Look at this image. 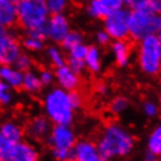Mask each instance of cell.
Listing matches in <instances>:
<instances>
[{
    "instance_id": "cell-36",
    "label": "cell",
    "mask_w": 161,
    "mask_h": 161,
    "mask_svg": "<svg viewBox=\"0 0 161 161\" xmlns=\"http://www.w3.org/2000/svg\"><path fill=\"white\" fill-rule=\"evenodd\" d=\"M13 103V95L11 92V89L5 90L0 92V105L1 106H8Z\"/></svg>"
},
{
    "instance_id": "cell-23",
    "label": "cell",
    "mask_w": 161,
    "mask_h": 161,
    "mask_svg": "<svg viewBox=\"0 0 161 161\" xmlns=\"http://www.w3.org/2000/svg\"><path fill=\"white\" fill-rule=\"evenodd\" d=\"M147 151L155 155H160L161 153V127L157 126L149 133L147 138Z\"/></svg>"
},
{
    "instance_id": "cell-30",
    "label": "cell",
    "mask_w": 161,
    "mask_h": 161,
    "mask_svg": "<svg viewBox=\"0 0 161 161\" xmlns=\"http://www.w3.org/2000/svg\"><path fill=\"white\" fill-rule=\"evenodd\" d=\"M142 112L147 118H155L159 114V105L153 101H145L142 103Z\"/></svg>"
},
{
    "instance_id": "cell-2",
    "label": "cell",
    "mask_w": 161,
    "mask_h": 161,
    "mask_svg": "<svg viewBox=\"0 0 161 161\" xmlns=\"http://www.w3.org/2000/svg\"><path fill=\"white\" fill-rule=\"evenodd\" d=\"M42 108L43 116L54 125H71L75 119V111L69 103L68 92L58 86L50 89L44 95Z\"/></svg>"
},
{
    "instance_id": "cell-10",
    "label": "cell",
    "mask_w": 161,
    "mask_h": 161,
    "mask_svg": "<svg viewBox=\"0 0 161 161\" xmlns=\"http://www.w3.org/2000/svg\"><path fill=\"white\" fill-rule=\"evenodd\" d=\"M44 29L47 39L53 41L54 43H61V41L63 40V37L71 28L68 16L64 13H61V14H52L49 16L44 25Z\"/></svg>"
},
{
    "instance_id": "cell-22",
    "label": "cell",
    "mask_w": 161,
    "mask_h": 161,
    "mask_svg": "<svg viewBox=\"0 0 161 161\" xmlns=\"http://www.w3.org/2000/svg\"><path fill=\"white\" fill-rule=\"evenodd\" d=\"M84 42V36L83 34L78 31H74L70 29L69 33L63 37V40L61 41V48L63 50L69 52L70 49H73L74 47H76L78 44L83 43Z\"/></svg>"
},
{
    "instance_id": "cell-11",
    "label": "cell",
    "mask_w": 161,
    "mask_h": 161,
    "mask_svg": "<svg viewBox=\"0 0 161 161\" xmlns=\"http://www.w3.org/2000/svg\"><path fill=\"white\" fill-rule=\"evenodd\" d=\"M53 127V124L48 120V118L40 114L33 117L27 123L26 129L24 130L26 136L33 141H42L46 140L49 132Z\"/></svg>"
},
{
    "instance_id": "cell-8",
    "label": "cell",
    "mask_w": 161,
    "mask_h": 161,
    "mask_svg": "<svg viewBox=\"0 0 161 161\" xmlns=\"http://www.w3.org/2000/svg\"><path fill=\"white\" fill-rule=\"evenodd\" d=\"M46 144L50 149H73L77 141L76 133L70 125H53Z\"/></svg>"
},
{
    "instance_id": "cell-3",
    "label": "cell",
    "mask_w": 161,
    "mask_h": 161,
    "mask_svg": "<svg viewBox=\"0 0 161 161\" xmlns=\"http://www.w3.org/2000/svg\"><path fill=\"white\" fill-rule=\"evenodd\" d=\"M138 65L141 73L148 77H155L161 70V36L149 35L139 41Z\"/></svg>"
},
{
    "instance_id": "cell-21",
    "label": "cell",
    "mask_w": 161,
    "mask_h": 161,
    "mask_svg": "<svg viewBox=\"0 0 161 161\" xmlns=\"http://www.w3.org/2000/svg\"><path fill=\"white\" fill-rule=\"evenodd\" d=\"M46 56L48 58L49 63L55 68H58V67L64 65L67 63V58H65V54L63 52V49L58 46H55V44H52L47 48Z\"/></svg>"
},
{
    "instance_id": "cell-7",
    "label": "cell",
    "mask_w": 161,
    "mask_h": 161,
    "mask_svg": "<svg viewBox=\"0 0 161 161\" xmlns=\"http://www.w3.org/2000/svg\"><path fill=\"white\" fill-rule=\"evenodd\" d=\"M25 131L19 123L6 120L0 124V157L1 160H7L9 152L16 144L24 140Z\"/></svg>"
},
{
    "instance_id": "cell-19",
    "label": "cell",
    "mask_w": 161,
    "mask_h": 161,
    "mask_svg": "<svg viewBox=\"0 0 161 161\" xmlns=\"http://www.w3.org/2000/svg\"><path fill=\"white\" fill-rule=\"evenodd\" d=\"M21 88L24 89L26 92L31 93V95H35V93L40 92L41 89H42V85H41V82L39 80L37 71L32 69V70H28V71L22 74Z\"/></svg>"
},
{
    "instance_id": "cell-24",
    "label": "cell",
    "mask_w": 161,
    "mask_h": 161,
    "mask_svg": "<svg viewBox=\"0 0 161 161\" xmlns=\"http://www.w3.org/2000/svg\"><path fill=\"white\" fill-rule=\"evenodd\" d=\"M129 106H130L129 98L119 95V96L113 97L112 99H111V102H110L109 104V110L112 114L118 116V114L124 113L126 110L129 109Z\"/></svg>"
},
{
    "instance_id": "cell-31",
    "label": "cell",
    "mask_w": 161,
    "mask_h": 161,
    "mask_svg": "<svg viewBox=\"0 0 161 161\" xmlns=\"http://www.w3.org/2000/svg\"><path fill=\"white\" fill-rule=\"evenodd\" d=\"M37 75H39V80L41 82L42 88L43 86H50L53 84V82L55 80V78H54V71L50 70V69H41L40 71L37 73Z\"/></svg>"
},
{
    "instance_id": "cell-9",
    "label": "cell",
    "mask_w": 161,
    "mask_h": 161,
    "mask_svg": "<svg viewBox=\"0 0 161 161\" xmlns=\"http://www.w3.org/2000/svg\"><path fill=\"white\" fill-rule=\"evenodd\" d=\"M21 52V44L15 35L0 26V65H12Z\"/></svg>"
},
{
    "instance_id": "cell-28",
    "label": "cell",
    "mask_w": 161,
    "mask_h": 161,
    "mask_svg": "<svg viewBox=\"0 0 161 161\" xmlns=\"http://www.w3.org/2000/svg\"><path fill=\"white\" fill-rule=\"evenodd\" d=\"M68 98H69V103H70V105H71V108H73V110L75 112L83 106L84 99H83V96H82V93L80 91H77V90L69 91Z\"/></svg>"
},
{
    "instance_id": "cell-12",
    "label": "cell",
    "mask_w": 161,
    "mask_h": 161,
    "mask_svg": "<svg viewBox=\"0 0 161 161\" xmlns=\"http://www.w3.org/2000/svg\"><path fill=\"white\" fill-rule=\"evenodd\" d=\"M54 78L56 80L57 86L64 90L67 92L77 90L80 85V76L75 74L69 68L68 65H61L58 68H55L54 70Z\"/></svg>"
},
{
    "instance_id": "cell-35",
    "label": "cell",
    "mask_w": 161,
    "mask_h": 161,
    "mask_svg": "<svg viewBox=\"0 0 161 161\" xmlns=\"http://www.w3.org/2000/svg\"><path fill=\"white\" fill-rule=\"evenodd\" d=\"M95 40H96L97 44H99V46H108L109 43H111V39H110V36L108 35V33L105 32L104 29L98 31V32L96 33Z\"/></svg>"
},
{
    "instance_id": "cell-33",
    "label": "cell",
    "mask_w": 161,
    "mask_h": 161,
    "mask_svg": "<svg viewBox=\"0 0 161 161\" xmlns=\"http://www.w3.org/2000/svg\"><path fill=\"white\" fill-rule=\"evenodd\" d=\"M151 0H125V7L130 11L140 9V8H147Z\"/></svg>"
},
{
    "instance_id": "cell-42",
    "label": "cell",
    "mask_w": 161,
    "mask_h": 161,
    "mask_svg": "<svg viewBox=\"0 0 161 161\" xmlns=\"http://www.w3.org/2000/svg\"><path fill=\"white\" fill-rule=\"evenodd\" d=\"M3 161H8V160H3Z\"/></svg>"
},
{
    "instance_id": "cell-43",
    "label": "cell",
    "mask_w": 161,
    "mask_h": 161,
    "mask_svg": "<svg viewBox=\"0 0 161 161\" xmlns=\"http://www.w3.org/2000/svg\"><path fill=\"white\" fill-rule=\"evenodd\" d=\"M0 160H1V157H0Z\"/></svg>"
},
{
    "instance_id": "cell-37",
    "label": "cell",
    "mask_w": 161,
    "mask_h": 161,
    "mask_svg": "<svg viewBox=\"0 0 161 161\" xmlns=\"http://www.w3.org/2000/svg\"><path fill=\"white\" fill-rule=\"evenodd\" d=\"M27 35H31V36L37 37V39H41V40H47V35H46V29L43 27H39V28L32 29V31H28L27 32Z\"/></svg>"
},
{
    "instance_id": "cell-17",
    "label": "cell",
    "mask_w": 161,
    "mask_h": 161,
    "mask_svg": "<svg viewBox=\"0 0 161 161\" xmlns=\"http://www.w3.org/2000/svg\"><path fill=\"white\" fill-rule=\"evenodd\" d=\"M22 74L13 65H0V80L9 89H20Z\"/></svg>"
},
{
    "instance_id": "cell-29",
    "label": "cell",
    "mask_w": 161,
    "mask_h": 161,
    "mask_svg": "<svg viewBox=\"0 0 161 161\" xmlns=\"http://www.w3.org/2000/svg\"><path fill=\"white\" fill-rule=\"evenodd\" d=\"M88 44L83 43L78 44L76 47H74L73 49H70L68 52V57L69 58H76V60H84L86 52H88Z\"/></svg>"
},
{
    "instance_id": "cell-26",
    "label": "cell",
    "mask_w": 161,
    "mask_h": 161,
    "mask_svg": "<svg viewBox=\"0 0 161 161\" xmlns=\"http://www.w3.org/2000/svg\"><path fill=\"white\" fill-rule=\"evenodd\" d=\"M33 64H34V62H33L32 56L29 55L28 53L21 52L12 65L14 68L18 69L19 71H21V73H26V71H28V70H32Z\"/></svg>"
},
{
    "instance_id": "cell-32",
    "label": "cell",
    "mask_w": 161,
    "mask_h": 161,
    "mask_svg": "<svg viewBox=\"0 0 161 161\" xmlns=\"http://www.w3.org/2000/svg\"><path fill=\"white\" fill-rule=\"evenodd\" d=\"M65 64L68 65L69 68L71 69L74 73L77 74L78 76H80V74L84 73V70H85L84 61H82V60H76V58H69V57H68V61H67V63H65Z\"/></svg>"
},
{
    "instance_id": "cell-38",
    "label": "cell",
    "mask_w": 161,
    "mask_h": 161,
    "mask_svg": "<svg viewBox=\"0 0 161 161\" xmlns=\"http://www.w3.org/2000/svg\"><path fill=\"white\" fill-rule=\"evenodd\" d=\"M109 85L104 83V82H101V83H97L96 85V92L99 95V96L104 97L109 93Z\"/></svg>"
},
{
    "instance_id": "cell-44",
    "label": "cell",
    "mask_w": 161,
    "mask_h": 161,
    "mask_svg": "<svg viewBox=\"0 0 161 161\" xmlns=\"http://www.w3.org/2000/svg\"><path fill=\"white\" fill-rule=\"evenodd\" d=\"M0 124H1V123H0Z\"/></svg>"
},
{
    "instance_id": "cell-41",
    "label": "cell",
    "mask_w": 161,
    "mask_h": 161,
    "mask_svg": "<svg viewBox=\"0 0 161 161\" xmlns=\"http://www.w3.org/2000/svg\"><path fill=\"white\" fill-rule=\"evenodd\" d=\"M7 1H11V3H13V4H18V3H19V1H20V0H7Z\"/></svg>"
},
{
    "instance_id": "cell-1",
    "label": "cell",
    "mask_w": 161,
    "mask_h": 161,
    "mask_svg": "<svg viewBox=\"0 0 161 161\" xmlns=\"http://www.w3.org/2000/svg\"><path fill=\"white\" fill-rule=\"evenodd\" d=\"M134 146L132 133L119 123L112 121L105 126L96 142L97 151L105 161L129 155Z\"/></svg>"
},
{
    "instance_id": "cell-15",
    "label": "cell",
    "mask_w": 161,
    "mask_h": 161,
    "mask_svg": "<svg viewBox=\"0 0 161 161\" xmlns=\"http://www.w3.org/2000/svg\"><path fill=\"white\" fill-rule=\"evenodd\" d=\"M111 54L113 61L119 68H126L131 62V46L127 40L111 42Z\"/></svg>"
},
{
    "instance_id": "cell-40",
    "label": "cell",
    "mask_w": 161,
    "mask_h": 161,
    "mask_svg": "<svg viewBox=\"0 0 161 161\" xmlns=\"http://www.w3.org/2000/svg\"><path fill=\"white\" fill-rule=\"evenodd\" d=\"M142 161H159V155H155V154L151 153V152L147 151V152L144 154Z\"/></svg>"
},
{
    "instance_id": "cell-34",
    "label": "cell",
    "mask_w": 161,
    "mask_h": 161,
    "mask_svg": "<svg viewBox=\"0 0 161 161\" xmlns=\"http://www.w3.org/2000/svg\"><path fill=\"white\" fill-rule=\"evenodd\" d=\"M101 3L110 13L125 7V0H101Z\"/></svg>"
},
{
    "instance_id": "cell-20",
    "label": "cell",
    "mask_w": 161,
    "mask_h": 161,
    "mask_svg": "<svg viewBox=\"0 0 161 161\" xmlns=\"http://www.w3.org/2000/svg\"><path fill=\"white\" fill-rule=\"evenodd\" d=\"M85 12L90 18L97 20H103L110 14L106 7L101 3V0H89L85 6Z\"/></svg>"
},
{
    "instance_id": "cell-18",
    "label": "cell",
    "mask_w": 161,
    "mask_h": 161,
    "mask_svg": "<svg viewBox=\"0 0 161 161\" xmlns=\"http://www.w3.org/2000/svg\"><path fill=\"white\" fill-rule=\"evenodd\" d=\"M16 24V6L11 1L0 0V26L12 28Z\"/></svg>"
},
{
    "instance_id": "cell-5",
    "label": "cell",
    "mask_w": 161,
    "mask_h": 161,
    "mask_svg": "<svg viewBox=\"0 0 161 161\" xmlns=\"http://www.w3.org/2000/svg\"><path fill=\"white\" fill-rule=\"evenodd\" d=\"M16 6V22L28 32L43 27L50 16L44 0H20Z\"/></svg>"
},
{
    "instance_id": "cell-14",
    "label": "cell",
    "mask_w": 161,
    "mask_h": 161,
    "mask_svg": "<svg viewBox=\"0 0 161 161\" xmlns=\"http://www.w3.org/2000/svg\"><path fill=\"white\" fill-rule=\"evenodd\" d=\"M8 161H39V151L36 146L28 140H21L9 152Z\"/></svg>"
},
{
    "instance_id": "cell-39",
    "label": "cell",
    "mask_w": 161,
    "mask_h": 161,
    "mask_svg": "<svg viewBox=\"0 0 161 161\" xmlns=\"http://www.w3.org/2000/svg\"><path fill=\"white\" fill-rule=\"evenodd\" d=\"M148 9L151 11H153L154 13H158V14H160V11H161V0H151L149 1V5H148Z\"/></svg>"
},
{
    "instance_id": "cell-16",
    "label": "cell",
    "mask_w": 161,
    "mask_h": 161,
    "mask_svg": "<svg viewBox=\"0 0 161 161\" xmlns=\"http://www.w3.org/2000/svg\"><path fill=\"white\" fill-rule=\"evenodd\" d=\"M85 69L92 74H99L103 69V54L99 47L89 46L86 55L84 57Z\"/></svg>"
},
{
    "instance_id": "cell-13",
    "label": "cell",
    "mask_w": 161,
    "mask_h": 161,
    "mask_svg": "<svg viewBox=\"0 0 161 161\" xmlns=\"http://www.w3.org/2000/svg\"><path fill=\"white\" fill-rule=\"evenodd\" d=\"M73 151L75 161H105L97 151L96 144L89 139L77 140Z\"/></svg>"
},
{
    "instance_id": "cell-4",
    "label": "cell",
    "mask_w": 161,
    "mask_h": 161,
    "mask_svg": "<svg viewBox=\"0 0 161 161\" xmlns=\"http://www.w3.org/2000/svg\"><path fill=\"white\" fill-rule=\"evenodd\" d=\"M161 16L148 8L131 11L130 14V36L139 41L149 35H160Z\"/></svg>"
},
{
    "instance_id": "cell-27",
    "label": "cell",
    "mask_w": 161,
    "mask_h": 161,
    "mask_svg": "<svg viewBox=\"0 0 161 161\" xmlns=\"http://www.w3.org/2000/svg\"><path fill=\"white\" fill-rule=\"evenodd\" d=\"M44 3L50 15L64 13L69 6V0H44Z\"/></svg>"
},
{
    "instance_id": "cell-6",
    "label": "cell",
    "mask_w": 161,
    "mask_h": 161,
    "mask_svg": "<svg viewBox=\"0 0 161 161\" xmlns=\"http://www.w3.org/2000/svg\"><path fill=\"white\" fill-rule=\"evenodd\" d=\"M130 14L129 8L123 7L113 11L103 19L104 31L112 41L127 40L130 36Z\"/></svg>"
},
{
    "instance_id": "cell-25",
    "label": "cell",
    "mask_w": 161,
    "mask_h": 161,
    "mask_svg": "<svg viewBox=\"0 0 161 161\" xmlns=\"http://www.w3.org/2000/svg\"><path fill=\"white\" fill-rule=\"evenodd\" d=\"M44 42H46L44 40H41V39H37V37L31 36V35L26 34V36L22 39L21 47H24L29 53H39L41 50H43Z\"/></svg>"
}]
</instances>
